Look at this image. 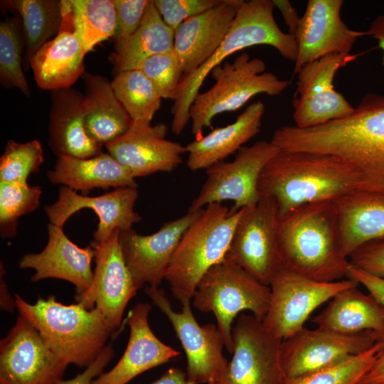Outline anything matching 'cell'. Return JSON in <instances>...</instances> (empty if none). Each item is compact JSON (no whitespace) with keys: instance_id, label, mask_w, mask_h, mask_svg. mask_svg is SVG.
I'll return each instance as SVG.
<instances>
[{"instance_id":"cell-37","label":"cell","mask_w":384,"mask_h":384,"mask_svg":"<svg viewBox=\"0 0 384 384\" xmlns=\"http://www.w3.org/2000/svg\"><path fill=\"white\" fill-rule=\"evenodd\" d=\"M381 346L382 340H380L359 354L330 367L288 381L287 384H367L366 376Z\"/></svg>"},{"instance_id":"cell-36","label":"cell","mask_w":384,"mask_h":384,"mask_svg":"<svg viewBox=\"0 0 384 384\" xmlns=\"http://www.w3.org/2000/svg\"><path fill=\"white\" fill-rule=\"evenodd\" d=\"M42 190L38 186L0 181V233L3 238L16 235L18 218L40 205Z\"/></svg>"},{"instance_id":"cell-33","label":"cell","mask_w":384,"mask_h":384,"mask_svg":"<svg viewBox=\"0 0 384 384\" xmlns=\"http://www.w3.org/2000/svg\"><path fill=\"white\" fill-rule=\"evenodd\" d=\"M61 4L63 14L86 53L115 36L117 18L112 0H61Z\"/></svg>"},{"instance_id":"cell-17","label":"cell","mask_w":384,"mask_h":384,"mask_svg":"<svg viewBox=\"0 0 384 384\" xmlns=\"http://www.w3.org/2000/svg\"><path fill=\"white\" fill-rule=\"evenodd\" d=\"M119 233L117 229L106 240L91 242L95 263L92 282L87 290L75 296V302L85 308H97L116 330L138 290L122 255Z\"/></svg>"},{"instance_id":"cell-50","label":"cell","mask_w":384,"mask_h":384,"mask_svg":"<svg viewBox=\"0 0 384 384\" xmlns=\"http://www.w3.org/2000/svg\"><path fill=\"white\" fill-rule=\"evenodd\" d=\"M5 270L2 264H1V284H0V294H1V309L13 312L16 307L15 299H13L8 289L6 282L4 279Z\"/></svg>"},{"instance_id":"cell-25","label":"cell","mask_w":384,"mask_h":384,"mask_svg":"<svg viewBox=\"0 0 384 384\" xmlns=\"http://www.w3.org/2000/svg\"><path fill=\"white\" fill-rule=\"evenodd\" d=\"M84 95L71 87L52 91L48 144L58 156L87 159L102 153L85 126Z\"/></svg>"},{"instance_id":"cell-3","label":"cell","mask_w":384,"mask_h":384,"mask_svg":"<svg viewBox=\"0 0 384 384\" xmlns=\"http://www.w3.org/2000/svg\"><path fill=\"white\" fill-rule=\"evenodd\" d=\"M278 246L282 269L313 280H341L351 266L339 250L334 201L310 203L280 217Z\"/></svg>"},{"instance_id":"cell-31","label":"cell","mask_w":384,"mask_h":384,"mask_svg":"<svg viewBox=\"0 0 384 384\" xmlns=\"http://www.w3.org/2000/svg\"><path fill=\"white\" fill-rule=\"evenodd\" d=\"M82 76L85 129L91 139L105 145L124 134L133 121L115 96L111 82L99 75Z\"/></svg>"},{"instance_id":"cell-23","label":"cell","mask_w":384,"mask_h":384,"mask_svg":"<svg viewBox=\"0 0 384 384\" xmlns=\"http://www.w3.org/2000/svg\"><path fill=\"white\" fill-rule=\"evenodd\" d=\"M243 2L223 0L221 4L186 20L176 29L174 50L183 75L195 71L217 50Z\"/></svg>"},{"instance_id":"cell-10","label":"cell","mask_w":384,"mask_h":384,"mask_svg":"<svg viewBox=\"0 0 384 384\" xmlns=\"http://www.w3.org/2000/svg\"><path fill=\"white\" fill-rule=\"evenodd\" d=\"M279 220L278 210L272 198L260 197L255 206L242 208L225 255L267 286L282 270Z\"/></svg>"},{"instance_id":"cell-18","label":"cell","mask_w":384,"mask_h":384,"mask_svg":"<svg viewBox=\"0 0 384 384\" xmlns=\"http://www.w3.org/2000/svg\"><path fill=\"white\" fill-rule=\"evenodd\" d=\"M343 0H309L294 34L297 55L294 74L304 65L331 54H348L366 31L350 29L342 21Z\"/></svg>"},{"instance_id":"cell-49","label":"cell","mask_w":384,"mask_h":384,"mask_svg":"<svg viewBox=\"0 0 384 384\" xmlns=\"http://www.w3.org/2000/svg\"><path fill=\"white\" fill-rule=\"evenodd\" d=\"M367 34L377 40L378 47L383 50V64L384 65V14L378 16L366 31Z\"/></svg>"},{"instance_id":"cell-48","label":"cell","mask_w":384,"mask_h":384,"mask_svg":"<svg viewBox=\"0 0 384 384\" xmlns=\"http://www.w3.org/2000/svg\"><path fill=\"white\" fill-rule=\"evenodd\" d=\"M151 384H192L187 379L186 373L178 368L167 370L159 379Z\"/></svg>"},{"instance_id":"cell-20","label":"cell","mask_w":384,"mask_h":384,"mask_svg":"<svg viewBox=\"0 0 384 384\" xmlns=\"http://www.w3.org/2000/svg\"><path fill=\"white\" fill-rule=\"evenodd\" d=\"M168 127L133 122L122 135L105 144L108 153L124 166L133 178L156 172H171L182 163L187 152L181 144L167 140Z\"/></svg>"},{"instance_id":"cell-12","label":"cell","mask_w":384,"mask_h":384,"mask_svg":"<svg viewBox=\"0 0 384 384\" xmlns=\"http://www.w3.org/2000/svg\"><path fill=\"white\" fill-rule=\"evenodd\" d=\"M279 152L271 141L260 140L240 148L233 161L208 167L206 181L188 211L224 201L234 202L233 211L255 206L260 200L257 183L261 172Z\"/></svg>"},{"instance_id":"cell-46","label":"cell","mask_w":384,"mask_h":384,"mask_svg":"<svg viewBox=\"0 0 384 384\" xmlns=\"http://www.w3.org/2000/svg\"><path fill=\"white\" fill-rule=\"evenodd\" d=\"M272 1L274 7L280 11L288 28V33L294 36L301 18L296 9L287 0H272Z\"/></svg>"},{"instance_id":"cell-4","label":"cell","mask_w":384,"mask_h":384,"mask_svg":"<svg viewBox=\"0 0 384 384\" xmlns=\"http://www.w3.org/2000/svg\"><path fill=\"white\" fill-rule=\"evenodd\" d=\"M18 314L40 333L49 348L63 362L87 368L101 354L116 329L96 307L63 304L54 295L33 304L14 296Z\"/></svg>"},{"instance_id":"cell-40","label":"cell","mask_w":384,"mask_h":384,"mask_svg":"<svg viewBox=\"0 0 384 384\" xmlns=\"http://www.w3.org/2000/svg\"><path fill=\"white\" fill-rule=\"evenodd\" d=\"M134 70L150 80L162 99L174 100L183 73L174 49L145 59Z\"/></svg>"},{"instance_id":"cell-47","label":"cell","mask_w":384,"mask_h":384,"mask_svg":"<svg viewBox=\"0 0 384 384\" xmlns=\"http://www.w3.org/2000/svg\"><path fill=\"white\" fill-rule=\"evenodd\" d=\"M367 384H384V339L377 357L366 376Z\"/></svg>"},{"instance_id":"cell-38","label":"cell","mask_w":384,"mask_h":384,"mask_svg":"<svg viewBox=\"0 0 384 384\" xmlns=\"http://www.w3.org/2000/svg\"><path fill=\"white\" fill-rule=\"evenodd\" d=\"M22 41L19 22L8 18L0 23V80L6 87H15L26 96L30 89L22 69Z\"/></svg>"},{"instance_id":"cell-44","label":"cell","mask_w":384,"mask_h":384,"mask_svg":"<svg viewBox=\"0 0 384 384\" xmlns=\"http://www.w3.org/2000/svg\"><path fill=\"white\" fill-rule=\"evenodd\" d=\"M114 356L112 346L107 345L98 358L83 372L69 380H60L57 384H91L92 380L102 373Z\"/></svg>"},{"instance_id":"cell-19","label":"cell","mask_w":384,"mask_h":384,"mask_svg":"<svg viewBox=\"0 0 384 384\" xmlns=\"http://www.w3.org/2000/svg\"><path fill=\"white\" fill-rule=\"evenodd\" d=\"M201 210L188 211L151 235L139 234L133 228L120 231L122 255L137 289L145 284L159 287L182 235Z\"/></svg>"},{"instance_id":"cell-43","label":"cell","mask_w":384,"mask_h":384,"mask_svg":"<svg viewBox=\"0 0 384 384\" xmlns=\"http://www.w3.org/2000/svg\"><path fill=\"white\" fill-rule=\"evenodd\" d=\"M348 260L352 266L384 278V240L361 246L348 257Z\"/></svg>"},{"instance_id":"cell-42","label":"cell","mask_w":384,"mask_h":384,"mask_svg":"<svg viewBox=\"0 0 384 384\" xmlns=\"http://www.w3.org/2000/svg\"><path fill=\"white\" fill-rule=\"evenodd\" d=\"M117 18L116 43L133 34L139 26L151 0H112Z\"/></svg>"},{"instance_id":"cell-11","label":"cell","mask_w":384,"mask_h":384,"mask_svg":"<svg viewBox=\"0 0 384 384\" xmlns=\"http://www.w3.org/2000/svg\"><path fill=\"white\" fill-rule=\"evenodd\" d=\"M358 285L348 278L319 282L282 269L270 284V302L262 324L283 341L303 329L319 306L339 292Z\"/></svg>"},{"instance_id":"cell-22","label":"cell","mask_w":384,"mask_h":384,"mask_svg":"<svg viewBox=\"0 0 384 384\" xmlns=\"http://www.w3.org/2000/svg\"><path fill=\"white\" fill-rule=\"evenodd\" d=\"M48 242L38 253L24 255L19 260L21 269H33L31 280L36 282L45 279H59L73 284L80 294L87 290L93 279L92 261L95 250L92 245L80 247L64 233L63 228L49 223Z\"/></svg>"},{"instance_id":"cell-9","label":"cell","mask_w":384,"mask_h":384,"mask_svg":"<svg viewBox=\"0 0 384 384\" xmlns=\"http://www.w3.org/2000/svg\"><path fill=\"white\" fill-rule=\"evenodd\" d=\"M153 304L166 315L179 339L187 358V379L192 384H227L228 362L223 353V339L217 325L201 326L191 302L181 311L173 309L164 290L146 286L144 290Z\"/></svg>"},{"instance_id":"cell-6","label":"cell","mask_w":384,"mask_h":384,"mask_svg":"<svg viewBox=\"0 0 384 384\" xmlns=\"http://www.w3.org/2000/svg\"><path fill=\"white\" fill-rule=\"evenodd\" d=\"M241 213L242 208L210 203L184 232L164 277L181 305L191 301L203 274L225 258Z\"/></svg>"},{"instance_id":"cell-5","label":"cell","mask_w":384,"mask_h":384,"mask_svg":"<svg viewBox=\"0 0 384 384\" xmlns=\"http://www.w3.org/2000/svg\"><path fill=\"white\" fill-rule=\"evenodd\" d=\"M274 9L272 0L244 1L217 50L195 71L183 75L171 108L174 134H180L190 121V107L208 74L235 53L253 46L266 45L275 48L284 58L295 61V38L277 26Z\"/></svg>"},{"instance_id":"cell-16","label":"cell","mask_w":384,"mask_h":384,"mask_svg":"<svg viewBox=\"0 0 384 384\" xmlns=\"http://www.w3.org/2000/svg\"><path fill=\"white\" fill-rule=\"evenodd\" d=\"M232 336L227 384H287L281 361L282 340L268 331L261 320L241 314Z\"/></svg>"},{"instance_id":"cell-39","label":"cell","mask_w":384,"mask_h":384,"mask_svg":"<svg viewBox=\"0 0 384 384\" xmlns=\"http://www.w3.org/2000/svg\"><path fill=\"white\" fill-rule=\"evenodd\" d=\"M43 161L38 140L18 143L9 139L0 158V181L27 183L28 176L38 172Z\"/></svg>"},{"instance_id":"cell-30","label":"cell","mask_w":384,"mask_h":384,"mask_svg":"<svg viewBox=\"0 0 384 384\" xmlns=\"http://www.w3.org/2000/svg\"><path fill=\"white\" fill-rule=\"evenodd\" d=\"M311 320L318 328L341 334L370 331L384 339V309L358 286L345 289Z\"/></svg>"},{"instance_id":"cell-7","label":"cell","mask_w":384,"mask_h":384,"mask_svg":"<svg viewBox=\"0 0 384 384\" xmlns=\"http://www.w3.org/2000/svg\"><path fill=\"white\" fill-rule=\"evenodd\" d=\"M266 65L259 58L243 52L233 62L225 61L211 71L213 85L195 97L189 110L191 134L196 139L203 137L218 114L234 112L260 94L276 96L283 92L289 81L266 72Z\"/></svg>"},{"instance_id":"cell-32","label":"cell","mask_w":384,"mask_h":384,"mask_svg":"<svg viewBox=\"0 0 384 384\" xmlns=\"http://www.w3.org/2000/svg\"><path fill=\"white\" fill-rule=\"evenodd\" d=\"M174 33L164 21L151 0L136 31L116 43L110 60L117 73L134 70L145 59L173 50Z\"/></svg>"},{"instance_id":"cell-35","label":"cell","mask_w":384,"mask_h":384,"mask_svg":"<svg viewBox=\"0 0 384 384\" xmlns=\"http://www.w3.org/2000/svg\"><path fill=\"white\" fill-rule=\"evenodd\" d=\"M111 85L132 121L151 124L162 97L150 80L140 70H129L117 73Z\"/></svg>"},{"instance_id":"cell-29","label":"cell","mask_w":384,"mask_h":384,"mask_svg":"<svg viewBox=\"0 0 384 384\" xmlns=\"http://www.w3.org/2000/svg\"><path fill=\"white\" fill-rule=\"evenodd\" d=\"M48 180L54 184L80 191L86 196L93 188H137V183L127 169L108 152L87 159L58 156Z\"/></svg>"},{"instance_id":"cell-21","label":"cell","mask_w":384,"mask_h":384,"mask_svg":"<svg viewBox=\"0 0 384 384\" xmlns=\"http://www.w3.org/2000/svg\"><path fill=\"white\" fill-rule=\"evenodd\" d=\"M138 198L137 188H117L97 196L80 195L76 191L60 186L58 199L45 206L50 223L63 228L75 213L85 208L92 210L98 216L99 223L93 233V241L106 240L116 230L124 231L141 220L134 210Z\"/></svg>"},{"instance_id":"cell-24","label":"cell","mask_w":384,"mask_h":384,"mask_svg":"<svg viewBox=\"0 0 384 384\" xmlns=\"http://www.w3.org/2000/svg\"><path fill=\"white\" fill-rule=\"evenodd\" d=\"M149 303H137L129 311V337L117 364L102 373L91 384H127L137 375L177 357L180 353L159 340L149 326Z\"/></svg>"},{"instance_id":"cell-1","label":"cell","mask_w":384,"mask_h":384,"mask_svg":"<svg viewBox=\"0 0 384 384\" xmlns=\"http://www.w3.org/2000/svg\"><path fill=\"white\" fill-rule=\"evenodd\" d=\"M271 142L281 152L335 156L360 179V190L384 194V95L367 93L347 117L309 128L284 126Z\"/></svg>"},{"instance_id":"cell-15","label":"cell","mask_w":384,"mask_h":384,"mask_svg":"<svg viewBox=\"0 0 384 384\" xmlns=\"http://www.w3.org/2000/svg\"><path fill=\"white\" fill-rule=\"evenodd\" d=\"M68 366L19 314L0 341V384H57Z\"/></svg>"},{"instance_id":"cell-28","label":"cell","mask_w":384,"mask_h":384,"mask_svg":"<svg viewBox=\"0 0 384 384\" xmlns=\"http://www.w3.org/2000/svg\"><path fill=\"white\" fill-rule=\"evenodd\" d=\"M265 111V105L261 101L252 102L234 122L214 129L186 145L188 169L191 171L207 169L238 151L260 132Z\"/></svg>"},{"instance_id":"cell-14","label":"cell","mask_w":384,"mask_h":384,"mask_svg":"<svg viewBox=\"0 0 384 384\" xmlns=\"http://www.w3.org/2000/svg\"><path fill=\"white\" fill-rule=\"evenodd\" d=\"M360 54H331L309 63L297 73L292 105L295 126L309 128L351 114L354 107L334 86L337 71Z\"/></svg>"},{"instance_id":"cell-13","label":"cell","mask_w":384,"mask_h":384,"mask_svg":"<svg viewBox=\"0 0 384 384\" xmlns=\"http://www.w3.org/2000/svg\"><path fill=\"white\" fill-rule=\"evenodd\" d=\"M380 340V337L370 331L341 334L304 327L282 342L281 361L287 382L359 354Z\"/></svg>"},{"instance_id":"cell-8","label":"cell","mask_w":384,"mask_h":384,"mask_svg":"<svg viewBox=\"0 0 384 384\" xmlns=\"http://www.w3.org/2000/svg\"><path fill=\"white\" fill-rule=\"evenodd\" d=\"M270 297V286L260 282L225 257L203 274L191 301L198 311L215 315L225 347L233 353L235 318L247 310L262 321L269 309Z\"/></svg>"},{"instance_id":"cell-45","label":"cell","mask_w":384,"mask_h":384,"mask_svg":"<svg viewBox=\"0 0 384 384\" xmlns=\"http://www.w3.org/2000/svg\"><path fill=\"white\" fill-rule=\"evenodd\" d=\"M346 278L361 284L384 309V278L379 277L351 265Z\"/></svg>"},{"instance_id":"cell-41","label":"cell","mask_w":384,"mask_h":384,"mask_svg":"<svg viewBox=\"0 0 384 384\" xmlns=\"http://www.w3.org/2000/svg\"><path fill=\"white\" fill-rule=\"evenodd\" d=\"M223 0H154L162 19L174 31L186 20L220 4Z\"/></svg>"},{"instance_id":"cell-27","label":"cell","mask_w":384,"mask_h":384,"mask_svg":"<svg viewBox=\"0 0 384 384\" xmlns=\"http://www.w3.org/2000/svg\"><path fill=\"white\" fill-rule=\"evenodd\" d=\"M338 247L348 257L361 246L384 240V194L354 191L334 200Z\"/></svg>"},{"instance_id":"cell-26","label":"cell","mask_w":384,"mask_h":384,"mask_svg":"<svg viewBox=\"0 0 384 384\" xmlns=\"http://www.w3.org/2000/svg\"><path fill=\"white\" fill-rule=\"evenodd\" d=\"M86 54L70 21L63 14L59 33L29 60L37 85L52 91L71 87L85 73Z\"/></svg>"},{"instance_id":"cell-34","label":"cell","mask_w":384,"mask_h":384,"mask_svg":"<svg viewBox=\"0 0 384 384\" xmlns=\"http://www.w3.org/2000/svg\"><path fill=\"white\" fill-rule=\"evenodd\" d=\"M21 17L26 45L25 59L31 58L60 31L61 0H14L9 1Z\"/></svg>"},{"instance_id":"cell-2","label":"cell","mask_w":384,"mask_h":384,"mask_svg":"<svg viewBox=\"0 0 384 384\" xmlns=\"http://www.w3.org/2000/svg\"><path fill=\"white\" fill-rule=\"evenodd\" d=\"M360 190V179L347 164L331 155L279 151L260 176V197L272 198L279 216L316 201H334Z\"/></svg>"}]
</instances>
